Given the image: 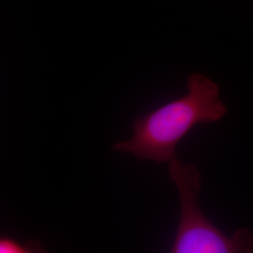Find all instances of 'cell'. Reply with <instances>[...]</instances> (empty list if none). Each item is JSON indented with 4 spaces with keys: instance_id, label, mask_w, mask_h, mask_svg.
<instances>
[{
    "instance_id": "obj_1",
    "label": "cell",
    "mask_w": 253,
    "mask_h": 253,
    "mask_svg": "<svg viewBox=\"0 0 253 253\" xmlns=\"http://www.w3.org/2000/svg\"><path fill=\"white\" fill-rule=\"evenodd\" d=\"M187 84V95L136 118L131 137L114 145L113 149L132 154L142 161L168 163L176 156L179 142L194 126L215 123L226 115V104L219 99L215 82L193 73Z\"/></svg>"
},
{
    "instance_id": "obj_2",
    "label": "cell",
    "mask_w": 253,
    "mask_h": 253,
    "mask_svg": "<svg viewBox=\"0 0 253 253\" xmlns=\"http://www.w3.org/2000/svg\"><path fill=\"white\" fill-rule=\"evenodd\" d=\"M168 173L180 201V217L171 247L172 253H250L253 234L242 228L227 235L202 211L198 197L202 175L194 164H183L173 157L168 162Z\"/></svg>"
},
{
    "instance_id": "obj_3",
    "label": "cell",
    "mask_w": 253,
    "mask_h": 253,
    "mask_svg": "<svg viewBox=\"0 0 253 253\" xmlns=\"http://www.w3.org/2000/svg\"><path fill=\"white\" fill-rule=\"evenodd\" d=\"M43 248L38 241L21 242L8 236H0V253H42Z\"/></svg>"
}]
</instances>
